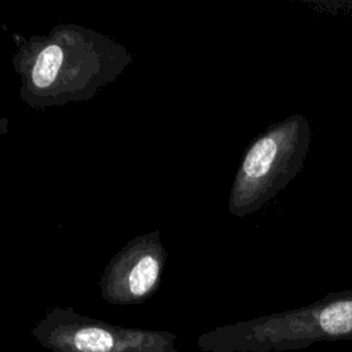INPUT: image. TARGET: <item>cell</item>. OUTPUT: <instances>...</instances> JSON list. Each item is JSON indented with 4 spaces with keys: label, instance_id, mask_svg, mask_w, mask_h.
<instances>
[{
    "label": "cell",
    "instance_id": "cell-5",
    "mask_svg": "<svg viewBox=\"0 0 352 352\" xmlns=\"http://www.w3.org/2000/svg\"><path fill=\"white\" fill-rule=\"evenodd\" d=\"M63 56L65 52L59 44H48L43 47L30 70L32 84L40 89L52 87L59 78Z\"/></svg>",
    "mask_w": 352,
    "mask_h": 352
},
{
    "label": "cell",
    "instance_id": "cell-2",
    "mask_svg": "<svg viewBox=\"0 0 352 352\" xmlns=\"http://www.w3.org/2000/svg\"><path fill=\"white\" fill-rule=\"evenodd\" d=\"M311 121L293 114L261 132L235 175L228 209L236 217L260 210L300 173L311 146Z\"/></svg>",
    "mask_w": 352,
    "mask_h": 352
},
{
    "label": "cell",
    "instance_id": "cell-3",
    "mask_svg": "<svg viewBox=\"0 0 352 352\" xmlns=\"http://www.w3.org/2000/svg\"><path fill=\"white\" fill-rule=\"evenodd\" d=\"M32 336L50 352H177L169 331L131 329L54 308L36 323Z\"/></svg>",
    "mask_w": 352,
    "mask_h": 352
},
{
    "label": "cell",
    "instance_id": "cell-4",
    "mask_svg": "<svg viewBox=\"0 0 352 352\" xmlns=\"http://www.w3.org/2000/svg\"><path fill=\"white\" fill-rule=\"evenodd\" d=\"M158 253L143 249L129 258H118L104 272L102 296L111 304H138L157 289L161 275Z\"/></svg>",
    "mask_w": 352,
    "mask_h": 352
},
{
    "label": "cell",
    "instance_id": "cell-1",
    "mask_svg": "<svg viewBox=\"0 0 352 352\" xmlns=\"http://www.w3.org/2000/svg\"><path fill=\"white\" fill-rule=\"evenodd\" d=\"M352 340V290L330 293L308 305L216 327L201 334L204 352H272L314 342Z\"/></svg>",
    "mask_w": 352,
    "mask_h": 352
}]
</instances>
